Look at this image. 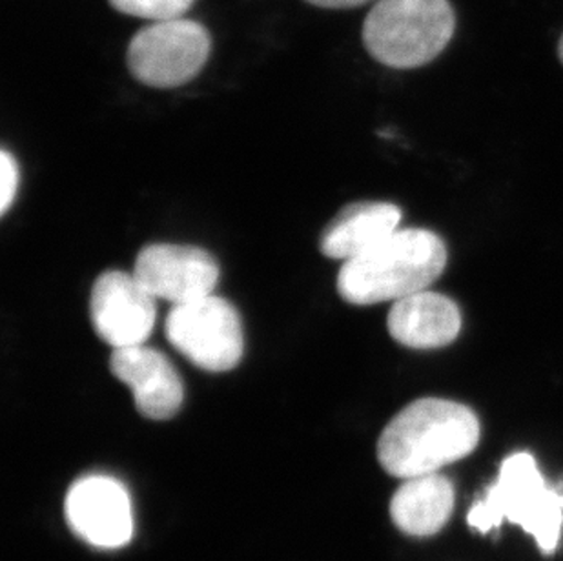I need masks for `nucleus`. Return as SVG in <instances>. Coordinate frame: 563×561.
Instances as JSON below:
<instances>
[{
	"label": "nucleus",
	"instance_id": "f257e3e1",
	"mask_svg": "<svg viewBox=\"0 0 563 561\" xmlns=\"http://www.w3.org/2000/svg\"><path fill=\"white\" fill-rule=\"evenodd\" d=\"M478 418L462 403L421 397L396 414L377 440V461L399 480L434 474L479 443Z\"/></svg>",
	"mask_w": 563,
	"mask_h": 561
},
{
	"label": "nucleus",
	"instance_id": "f03ea898",
	"mask_svg": "<svg viewBox=\"0 0 563 561\" xmlns=\"http://www.w3.org/2000/svg\"><path fill=\"white\" fill-rule=\"evenodd\" d=\"M445 266L446 246L440 235L423 228H405L367 254L345 261L338 276V292L356 307L399 301L427 290Z\"/></svg>",
	"mask_w": 563,
	"mask_h": 561
},
{
	"label": "nucleus",
	"instance_id": "7ed1b4c3",
	"mask_svg": "<svg viewBox=\"0 0 563 561\" xmlns=\"http://www.w3.org/2000/svg\"><path fill=\"white\" fill-rule=\"evenodd\" d=\"M505 519L520 525L537 540L543 554L559 549L563 527V483L549 487L538 463L529 452L505 458L496 482L474 502L467 521L474 530L487 535L500 529Z\"/></svg>",
	"mask_w": 563,
	"mask_h": 561
},
{
	"label": "nucleus",
	"instance_id": "20e7f679",
	"mask_svg": "<svg viewBox=\"0 0 563 561\" xmlns=\"http://www.w3.org/2000/svg\"><path fill=\"white\" fill-rule=\"evenodd\" d=\"M454 28L449 0H379L363 24V43L388 68H420L446 48Z\"/></svg>",
	"mask_w": 563,
	"mask_h": 561
},
{
	"label": "nucleus",
	"instance_id": "39448f33",
	"mask_svg": "<svg viewBox=\"0 0 563 561\" xmlns=\"http://www.w3.org/2000/svg\"><path fill=\"white\" fill-rule=\"evenodd\" d=\"M165 330L172 346L201 371H232L245 354L238 308L213 294L172 308Z\"/></svg>",
	"mask_w": 563,
	"mask_h": 561
},
{
	"label": "nucleus",
	"instance_id": "423d86ee",
	"mask_svg": "<svg viewBox=\"0 0 563 561\" xmlns=\"http://www.w3.org/2000/svg\"><path fill=\"white\" fill-rule=\"evenodd\" d=\"M212 38L207 28L188 19L152 22L132 38L128 68L152 88L187 85L207 64Z\"/></svg>",
	"mask_w": 563,
	"mask_h": 561
},
{
	"label": "nucleus",
	"instance_id": "0eeeda50",
	"mask_svg": "<svg viewBox=\"0 0 563 561\" xmlns=\"http://www.w3.org/2000/svg\"><path fill=\"white\" fill-rule=\"evenodd\" d=\"M64 514L71 532L88 546L113 551L132 541V499L115 477L90 474L77 480L66 494Z\"/></svg>",
	"mask_w": 563,
	"mask_h": 561
},
{
	"label": "nucleus",
	"instance_id": "6e6552de",
	"mask_svg": "<svg viewBox=\"0 0 563 561\" xmlns=\"http://www.w3.org/2000/svg\"><path fill=\"white\" fill-rule=\"evenodd\" d=\"M133 276L155 297L174 307L212 296L221 271L210 252L190 244H148L139 252Z\"/></svg>",
	"mask_w": 563,
	"mask_h": 561
},
{
	"label": "nucleus",
	"instance_id": "1a4fd4ad",
	"mask_svg": "<svg viewBox=\"0 0 563 561\" xmlns=\"http://www.w3.org/2000/svg\"><path fill=\"white\" fill-rule=\"evenodd\" d=\"M155 299L133 274L108 271L91 288L90 318L97 336L113 350L144 344L155 327Z\"/></svg>",
	"mask_w": 563,
	"mask_h": 561
},
{
	"label": "nucleus",
	"instance_id": "9d476101",
	"mask_svg": "<svg viewBox=\"0 0 563 561\" xmlns=\"http://www.w3.org/2000/svg\"><path fill=\"white\" fill-rule=\"evenodd\" d=\"M110 371L133 394L139 414L154 421L177 416L185 402L179 372L159 350L146 344L113 350Z\"/></svg>",
	"mask_w": 563,
	"mask_h": 561
},
{
	"label": "nucleus",
	"instance_id": "9b49d317",
	"mask_svg": "<svg viewBox=\"0 0 563 561\" xmlns=\"http://www.w3.org/2000/svg\"><path fill=\"white\" fill-rule=\"evenodd\" d=\"M388 334L407 349H443L462 330L456 302L434 292H418L394 301L387 319Z\"/></svg>",
	"mask_w": 563,
	"mask_h": 561
},
{
	"label": "nucleus",
	"instance_id": "f8f14e48",
	"mask_svg": "<svg viewBox=\"0 0 563 561\" xmlns=\"http://www.w3.org/2000/svg\"><path fill=\"white\" fill-rule=\"evenodd\" d=\"M399 223L401 210L393 202H352L324 228L319 249L330 260H356L399 230Z\"/></svg>",
	"mask_w": 563,
	"mask_h": 561
},
{
	"label": "nucleus",
	"instance_id": "ddd939ff",
	"mask_svg": "<svg viewBox=\"0 0 563 561\" xmlns=\"http://www.w3.org/2000/svg\"><path fill=\"white\" fill-rule=\"evenodd\" d=\"M454 485L438 472L404 480L390 499V518L405 535L415 538L440 532L454 510Z\"/></svg>",
	"mask_w": 563,
	"mask_h": 561
},
{
	"label": "nucleus",
	"instance_id": "4468645a",
	"mask_svg": "<svg viewBox=\"0 0 563 561\" xmlns=\"http://www.w3.org/2000/svg\"><path fill=\"white\" fill-rule=\"evenodd\" d=\"M194 2L196 0H110L113 10L150 22L183 19Z\"/></svg>",
	"mask_w": 563,
	"mask_h": 561
},
{
	"label": "nucleus",
	"instance_id": "2eb2a0df",
	"mask_svg": "<svg viewBox=\"0 0 563 561\" xmlns=\"http://www.w3.org/2000/svg\"><path fill=\"white\" fill-rule=\"evenodd\" d=\"M0 213L5 216L10 212L11 205L15 202L16 190H19V163L15 157L8 152L2 150L0 154Z\"/></svg>",
	"mask_w": 563,
	"mask_h": 561
},
{
	"label": "nucleus",
	"instance_id": "dca6fc26",
	"mask_svg": "<svg viewBox=\"0 0 563 561\" xmlns=\"http://www.w3.org/2000/svg\"><path fill=\"white\" fill-rule=\"evenodd\" d=\"M309 4L327 10H346V8H357V6L367 4L371 0H307Z\"/></svg>",
	"mask_w": 563,
	"mask_h": 561
},
{
	"label": "nucleus",
	"instance_id": "f3484780",
	"mask_svg": "<svg viewBox=\"0 0 563 561\" xmlns=\"http://www.w3.org/2000/svg\"><path fill=\"white\" fill-rule=\"evenodd\" d=\"M559 55H560V61H562V63H563V35H562V38H560Z\"/></svg>",
	"mask_w": 563,
	"mask_h": 561
}]
</instances>
